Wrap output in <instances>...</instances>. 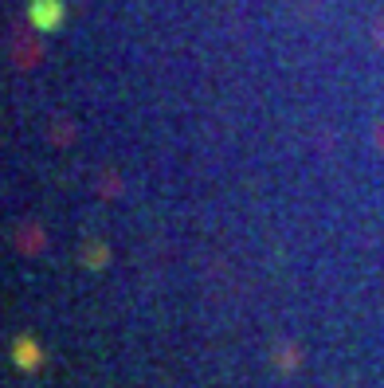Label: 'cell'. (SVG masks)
Instances as JSON below:
<instances>
[{"label": "cell", "mask_w": 384, "mask_h": 388, "mask_svg": "<svg viewBox=\"0 0 384 388\" xmlns=\"http://www.w3.org/2000/svg\"><path fill=\"white\" fill-rule=\"evenodd\" d=\"M31 20H36V28L51 31L59 24V0H31Z\"/></svg>", "instance_id": "1"}]
</instances>
